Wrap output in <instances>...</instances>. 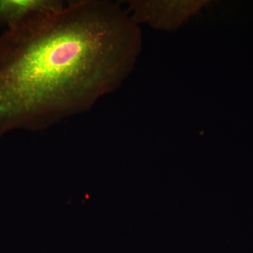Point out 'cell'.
Returning a JSON list of instances; mask_svg holds the SVG:
<instances>
[{
	"label": "cell",
	"mask_w": 253,
	"mask_h": 253,
	"mask_svg": "<svg viewBox=\"0 0 253 253\" xmlns=\"http://www.w3.org/2000/svg\"><path fill=\"white\" fill-rule=\"evenodd\" d=\"M142 34L108 0L28 15L0 37V136L36 131L90 110L135 67Z\"/></svg>",
	"instance_id": "cell-1"
},
{
	"label": "cell",
	"mask_w": 253,
	"mask_h": 253,
	"mask_svg": "<svg viewBox=\"0 0 253 253\" xmlns=\"http://www.w3.org/2000/svg\"><path fill=\"white\" fill-rule=\"evenodd\" d=\"M126 12L139 26L175 31L193 16L211 4L210 0H129Z\"/></svg>",
	"instance_id": "cell-2"
},
{
	"label": "cell",
	"mask_w": 253,
	"mask_h": 253,
	"mask_svg": "<svg viewBox=\"0 0 253 253\" xmlns=\"http://www.w3.org/2000/svg\"><path fill=\"white\" fill-rule=\"evenodd\" d=\"M64 6L63 1L58 0H0V25L8 27L33 13Z\"/></svg>",
	"instance_id": "cell-3"
}]
</instances>
